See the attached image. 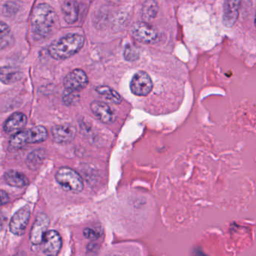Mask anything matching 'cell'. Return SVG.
Listing matches in <instances>:
<instances>
[{
	"label": "cell",
	"mask_w": 256,
	"mask_h": 256,
	"mask_svg": "<svg viewBox=\"0 0 256 256\" xmlns=\"http://www.w3.org/2000/svg\"><path fill=\"white\" fill-rule=\"evenodd\" d=\"M56 20V12L50 5H37L32 11L30 19L31 30L36 40L47 37L53 30Z\"/></svg>",
	"instance_id": "6da1fadb"
},
{
	"label": "cell",
	"mask_w": 256,
	"mask_h": 256,
	"mask_svg": "<svg viewBox=\"0 0 256 256\" xmlns=\"http://www.w3.org/2000/svg\"><path fill=\"white\" fill-rule=\"evenodd\" d=\"M84 44L83 36L70 34L54 42L48 47V53L55 60H65L71 58L79 52Z\"/></svg>",
	"instance_id": "7a4b0ae2"
},
{
	"label": "cell",
	"mask_w": 256,
	"mask_h": 256,
	"mask_svg": "<svg viewBox=\"0 0 256 256\" xmlns=\"http://www.w3.org/2000/svg\"><path fill=\"white\" fill-rule=\"evenodd\" d=\"M48 138V130L43 126H34L24 130L12 136L10 140V146L12 148H23L28 144H36L44 142Z\"/></svg>",
	"instance_id": "3957f363"
},
{
	"label": "cell",
	"mask_w": 256,
	"mask_h": 256,
	"mask_svg": "<svg viewBox=\"0 0 256 256\" xmlns=\"http://www.w3.org/2000/svg\"><path fill=\"white\" fill-rule=\"evenodd\" d=\"M55 178L56 182L66 191L74 193L83 191L84 182L82 176L70 168H60L56 172Z\"/></svg>",
	"instance_id": "277c9868"
},
{
	"label": "cell",
	"mask_w": 256,
	"mask_h": 256,
	"mask_svg": "<svg viewBox=\"0 0 256 256\" xmlns=\"http://www.w3.org/2000/svg\"><path fill=\"white\" fill-rule=\"evenodd\" d=\"M130 86L134 95L146 96L152 91L154 84L152 79L146 72L139 71L133 76Z\"/></svg>",
	"instance_id": "5b68a950"
},
{
	"label": "cell",
	"mask_w": 256,
	"mask_h": 256,
	"mask_svg": "<svg viewBox=\"0 0 256 256\" xmlns=\"http://www.w3.org/2000/svg\"><path fill=\"white\" fill-rule=\"evenodd\" d=\"M132 34L137 41L145 44H154L158 38V34L156 28L143 22H136L133 24Z\"/></svg>",
	"instance_id": "8992f818"
},
{
	"label": "cell",
	"mask_w": 256,
	"mask_h": 256,
	"mask_svg": "<svg viewBox=\"0 0 256 256\" xmlns=\"http://www.w3.org/2000/svg\"><path fill=\"white\" fill-rule=\"evenodd\" d=\"M88 82L89 79L86 72L80 68H76L66 76L64 85L70 92H79L88 86Z\"/></svg>",
	"instance_id": "52a82bcc"
},
{
	"label": "cell",
	"mask_w": 256,
	"mask_h": 256,
	"mask_svg": "<svg viewBox=\"0 0 256 256\" xmlns=\"http://www.w3.org/2000/svg\"><path fill=\"white\" fill-rule=\"evenodd\" d=\"M30 217V208L28 205L20 208L12 217L10 221V232L13 234L22 236L24 234Z\"/></svg>",
	"instance_id": "ba28073f"
},
{
	"label": "cell",
	"mask_w": 256,
	"mask_h": 256,
	"mask_svg": "<svg viewBox=\"0 0 256 256\" xmlns=\"http://www.w3.org/2000/svg\"><path fill=\"white\" fill-rule=\"evenodd\" d=\"M49 224L50 220L48 216L44 212H40L32 224L30 235V240L34 245H38L42 242L44 235L48 232Z\"/></svg>",
	"instance_id": "9c48e42d"
},
{
	"label": "cell",
	"mask_w": 256,
	"mask_h": 256,
	"mask_svg": "<svg viewBox=\"0 0 256 256\" xmlns=\"http://www.w3.org/2000/svg\"><path fill=\"white\" fill-rule=\"evenodd\" d=\"M42 244V248L44 254L47 256H56L62 248V238L56 230H48L44 235Z\"/></svg>",
	"instance_id": "30bf717a"
},
{
	"label": "cell",
	"mask_w": 256,
	"mask_h": 256,
	"mask_svg": "<svg viewBox=\"0 0 256 256\" xmlns=\"http://www.w3.org/2000/svg\"><path fill=\"white\" fill-rule=\"evenodd\" d=\"M77 134V130L74 126L66 124L55 126L52 128L53 140L58 144H67L72 142Z\"/></svg>",
	"instance_id": "8fae6325"
},
{
	"label": "cell",
	"mask_w": 256,
	"mask_h": 256,
	"mask_svg": "<svg viewBox=\"0 0 256 256\" xmlns=\"http://www.w3.org/2000/svg\"><path fill=\"white\" fill-rule=\"evenodd\" d=\"M90 109L94 114L103 124H112L116 120L114 112L106 102L94 101L90 104Z\"/></svg>",
	"instance_id": "7c38bea8"
},
{
	"label": "cell",
	"mask_w": 256,
	"mask_h": 256,
	"mask_svg": "<svg viewBox=\"0 0 256 256\" xmlns=\"http://www.w3.org/2000/svg\"><path fill=\"white\" fill-rule=\"evenodd\" d=\"M28 122V118L24 114L20 112L12 114L8 119L6 120L4 126V130L7 133H16L22 131L26 126Z\"/></svg>",
	"instance_id": "4fadbf2b"
},
{
	"label": "cell",
	"mask_w": 256,
	"mask_h": 256,
	"mask_svg": "<svg viewBox=\"0 0 256 256\" xmlns=\"http://www.w3.org/2000/svg\"><path fill=\"white\" fill-rule=\"evenodd\" d=\"M241 2L240 1H226L223 10V24L227 28H232L239 17Z\"/></svg>",
	"instance_id": "5bb4252c"
},
{
	"label": "cell",
	"mask_w": 256,
	"mask_h": 256,
	"mask_svg": "<svg viewBox=\"0 0 256 256\" xmlns=\"http://www.w3.org/2000/svg\"><path fill=\"white\" fill-rule=\"evenodd\" d=\"M6 182L10 186L23 188L29 184V180L22 172L16 170H10L4 174Z\"/></svg>",
	"instance_id": "9a60e30c"
},
{
	"label": "cell",
	"mask_w": 256,
	"mask_h": 256,
	"mask_svg": "<svg viewBox=\"0 0 256 256\" xmlns=\"http://www.w3.org/2000/svg\"><path fill=\"white\" fill-rule=\"evenodd\" d=\"M62 12L66 22L68 24H72L77 22L79 14V6L78 2L68 0L62 4Z\"/></svg>",
	"instance_id": "2e32d148"
},
{
	"label": "cell",
	"mask_w": 256,
	"mask_h": 256,
	"mask_svg": "<svg viewBox=\"0 0 256 256\" xmlns=\"http://www.w3.org/2000/svg\"><path fill=\"white\" fill-rule=\"evenodd\" d=\"M23 74L17 68L10 66H4L1 68V82L6 84L17 82L22 79Z\"/></svg>",
	"instance_id": "e0dca14e"
},
{
	"label": "cell",
	"mask_w": 256,
	"mask_h": 256,
	"mask_svg": "<svg viewBox=\"0 0 256 256\" xmlns=\"http://www.w3.org/2000/svg\"><path fill=\"white\" fill-rule=\"evenodd\" d=\"M96 91L100 95L104 96L106 100L114 103V104H120L122 102V98L121 96L116 90L109 86H98L96 88Z\"/></svg>",
	"instance_id": "ac0fdd59"
},
{
	"label": "cell",
	"mask_w": 256,
	"mask_h": 256,
	"mask_svg": "<svg viewBox=\"0 0 256 256\" xmlns=\"http://www.w3.org/2000/svg\"><path fill=\"white\" fill-rule=\"evenodd\" d=\"M0 42H1V48L4 49L5 48L8 47V46L12 42V35L11 30L10 26L5 23V22H1L0 25Z\"/></svg>",
	"instance_id": "d6986e66"
},
{
	"label": "cell",
	"mask_w": 256,
	"mask_h": 256,
	"mask_svg": "<svg viewBox=\"0 0 256 256\" xmlns=\"http://www.w3.org/2000/svg\"><path fill=\"white\" fill-rule=\"evenodd\" d=\"M44 152L43 150L34 151L31 152L28 158V164L32 169L36 168L38 164L42 162L44 158Z\"/></svg>",
	"instance_id": "ffe728a7"
},
{
	"label": "cell",
	"mask_w": 256,
	"mask_h": 256,
	"mask_svg": "<svg viewBox=\"0 0 256 256\" xmlns=\"http://www.w3.org/2000/svg\"><path fill=\"white\" fill-rule=\"evenodd\" d=\"M124 58L130 62L137 60L139 58V52L134 46L128 44L126 46L125 50H124Z\"/></svg>",
	"instance_id": "44dd1931"
},
{
	"label": "cell",
	"mask_w": 256,
	"mask_h": 256,
	"mask_svg": "<svg viewBox=\"0 0 256 256\" xmlns=\"http://www.w3.org/2000/svg\"><path fill=\"white\" fill-rule=\"evenodd\" d=\"M84 235L86 239L94 240L98 239L102 236V230L96 228H86L84 230Z\"/></svg>",
	"instance_id": "7402d4cb"
},
{
	"label": "cell",
	"mask_w": 256,
	"mask_h": 256,
	"mask_svg": "<svg viewBox=\"0 0 256 256\" xmlns=\"http://www.w3.org/2000/svg\"><path fill=\"white\" fill-rule=\"evenodd\" d=\"M145 14H148L149 17H154L157 13V4L154 2H150V6H145Z\"/></svg>",
	"instance_id": "603a6c76"
},
{
	"label": "cell",
	"mask_w": 256,
	"mask_h": 256,
	"mask_svg": "<svg viewBox=\"0 0 256 256\" xmlns=\"http://www.w3.org/2000/svg\"><path fill=\"white\" fill-rule=\"evenodd\" d=\"M0 196H1V203H2V206H4L6 204L8 203L10 197H8V194H7L6 192L4 191V190H1Z\"/></svg>",
	"instance_id": "cb8c5ba5"
},
{
	"label": "cell",
	"mask_w": 256,
	"mask_h": 256,
	"mask_svg": "<svg viewBox=\"0 0 256 256\" xmlns=\"http://www.w3.org/2000/svg\"><path fill=\"white\" fill-rule=\"evenodd\" d=\"M14 256H28L26 253L24 252H18L17 254H14Z\"/></svg>",
	"instance_id": "d4e9b609"
},
{
	"label": "cell",
	"mask_w": 256,
	"mask_h": 256,
	"mask_svg": "<svg viewBox=\"0 0 256 256\" xmlns=\"http://www.w3.org/2000/svg\"><path fill=\"white\" fill-rule=\"evenodd\" d=\"M120 256V254H110V256Z\"/></svg>",
	"instance_id": "484cf974"
},
{
	"label": "cell",
	"mask_w": 256,
	"mask_h": 256,
	"mask_svg": "<svg viewBox=\"0 0 256 256\" xmlns=\"http://www.w3.org/2000/svg\"><path fill=\"white\" fill-rule=\"evenodd\" d=\"M254 25H256V14H254Z\"/></svg>",
	"instance_id": "4316f807"
}]
</instances>
